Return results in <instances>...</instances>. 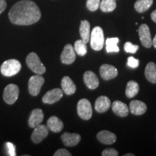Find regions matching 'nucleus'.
I'll return each mask as SVG.
<instances>
[{
  "label": "nucleus",
  "mask_w": 156,
  "mask_h": 156,
  "mask_svg": "<svg viewBox=\"0 0 156 156\" xmlns=\"http://www.w3.org/2000/svg\"><path fill=\"white\" fill-rule=\"evenodd\" d=\"M41 12L38 5L30 0H21L12 7L9 18L12 23L17 25H30L38 22Z\"/></svg>",
  "instance_id": "obj_1"
},
{
  "label": "nucleus",
  "mask_w": 156,
  "mask_h": 156,
  "mask_svg": "<svg viewBox=\"0 0 156 156\" xmlns=\"http://www.w3.org/2000/svg\"><path fill=\"white\" fill-rule=\"evenodd\" d=\"M21 69V64L17 59H9L5 61L1 65L0 71L5 77H12L17 75Z\"/></svg>",
  "instance_id": "obj_2"
},
{
  "label": "nucleus",
  "mask_w": 156,
  "mask_h": 156,
  "mask_svg": "<svg viewBox=\"0 0 156 156\" xmlns=\"http://www.w3.org/2000/svg\"><path fill=\"white\" fill-rule=\"evenodd\" d=\"M26 64L28 67L36 75H41L46 73V67L35 52H31L27 56Z\"/></svg>",
  "instance_id": "obj_3"
},
{
  "label": "nucleus",
  "mask_w": 156,
  "mask_h": 156,
  "mask_svg": "<svg viewBox=\"0 0 156 156\" xmlns=\"http://www.w3.org/2000/svg\"><path fill=\"white\" fill-rule=\"evenodd\" d=\"M90 46L95 51H101L104 46V35L103 29L99 26L95 27L90 34Z\"/></svg>",
  "instance_id": "obj_4"
},
{
  "label": "nucleus",
  "mask_w": 156,
  "mask_h": 156,
  "mask_svg": "<svg viewBox=\"0 0 156 156\" xmlns=\"http://www.w3.org/2000/svg\"><path fill=\"white\" fill-rule=\"evenodd\" d=\"M77 114L84 120H89L92 117L93 109L91 103L87 99L83 98L78 101Z\"/></svg>",
  "instance_id": "obj_5"
},
{
  "label": "nucleus",
  "mask_w": 156,
  "mask_h": 156,
  "mask_svg": "<svg viewBox=\"0 0 156 156\" xmlns=\"http://www.w3.org/2000/svg\"><path fill=\"white\" fill-rule=\"evenodd\" d=\"M19 96V87L15 84H9L4 90L3 98L7 104L12 105L16 102Z\"/></svg>",
  "instance_id": "obj_6"
},
{
  "label": "nucleus",
  "mask_w": 156,
  "mask_h": 156,
  "mask_svg": "<svg viewBox=\"0 0 156 156\" xmlns=\"http://www.w3.org/2000/svg\"><path fill=\"white\" fill-rule=\"evenodd\" d=\"M44 83V78L41 75L32 76L28 81V90L33 96H37Z\"/></svg>",
  "instance_id": "obj_7"
},
{
  "label": "nucleus",
  "mask_w": 156,
  "mask_h": 156,
  "mask_svg": "<svg viewBox=\"0 0 156 156\" xmlns=\"http://www.w3.org/2000/svg\"><path fill=\"white\" fill-rule=\"evenodd\" d=\"M138 33H139L140 40L142 46H145V48H151L153 44H152L151 30H150L147 25L142 24L140 25L139 30H138Z\"/></svg>",
  "instance_id": "obj_8"
},
{
  "label": "nucleus",
  "mask_w": 156,
  "mask_h": 156,
  "mask_svg": "<svg viewBox=\"0 0 156 156\" xmlns=\"http://www.w3.org/2000/svg\"><path fill=\"white\" fill-rule=\"evenodd\" d=\"M48 128L44 124H39L34 128V132L31 134V140L36 144L42 142L48 134Z\"/></svg>",
  "instance_id": "obj_9"
},
{
  "label": "nucleus",
  "mask_w": 156,
  "mask_h": 156,
  "mask_svg": "<svg viewBox=\"0 0 156 156\" xmlns=\"http://www.w3.org/2000/svg\"><path fill=\"white\" fill-rule=\"evenodd\" d=\"M63 96V90L59 88H54L50 90L42 98V101L44 103L53 104L56 103Z\"/></svg>",
  "instance_id": "obj_10"
},
{
  "label": "nucleus",
  "mask_w": 156,
  "mask_h": 156,
  "mask_svg": "<svg viewBox=\"0 0 156 156\" xmlns=\"http://www.w3.org/2000/svg\"><path fill=\"white\" fill-rule=\"evenodd\" d=\"M60 58L62 62L64 64H71L75 61V51L71 44H67L64 46Z\"/></svg>",
  "instance_id": "obj_11"
},
{
  "label": "nucleus",
  "mask_w": 156,
  "mask_h": 156,
  "mask_svg": "<svg viewBox=\"0 0 156 156\" xmlns=\"http://www.w3.org/2000/svg\"><path fill=\"white\" fill-rule=\"evenodd\" d=\"M44 112L41 109H34L30 113V117L28 119V124L30 128H35L36 126L41 124L44 120Z\"/></svg>",
  "instance_id": "obj_12"
},
{
  "label": "nucleus",
  "mask_w": 156,
  "mask_h": 156,
  "mask_svg": "<svg viewBox=\"0 0 156 156\" xmlns=\"http://www.w3.org/2000/svg\"><path fill=\"white\" fill-rule=\"evenodd\" d=\"M100 74L103 80H109L118 75V70L116 67L110 64H103L100 67Z\"/></svg>",
  "instance_id": "obj_13"
},
{
  "label": "nucleus",
  "mask_w": 156,
  "mask_h": 156,
  "mask_svg": "<svg viewBox=\"0 0 156 156\" xmlns=\"http://www.w3.org/2000/svg\"><path fill=\"white\" fill-rule=\"evenodd\" d=\"M61 139L63 142L64 145L67 147H73L77 145L81 140V136L77 133H69L64 132L62 134Z\"/></svg>",
  "instance_id": "obj_14"
},
{
  "label": "nucleus",
  "mask_w": 156,
  "mask_h": 156,
  "mask_svg": "<svg viewBox=\"0 0 156 156\" xmlns=\"http://www.w3.org/2000/svg\"><path fill=\"white\" fill-rule=\"evenodd\" d=\"M97 139L99 142L105 145H112L116 142V136L112 132L102 130L98 133Z\"/></svg>",
  "instance_id": "obj_15"
},
{
  "label": "nucleus",
  "mask_w": 156,
  "mask_h": 156,
  "mask_svg": "<svg viewBox=\"0 0 156 156\" xmlns=\"http://www.w3.org/2000/svg\"><path fill=\"white\" fill-rule=\"evenodd\" d=\"M83 80L86 86L90 90L97 88L99 85L98 78L92 71L85 72L83 76Z\"/></svg>",
  "instance_id": "obj_16"
},
{
  "label": "nucleus",
  "mask_w": 156,
  "mask_h": 156,
  "mask_svg": "<svg viewBox=\"0 0 156 156\" xmlns=\"http://www.w3.org/2000/svg\"><path fill=\"white\" fill-rule=\"evenodd\" d=\"M129 109L132 114L139 116V115L144 114L146 112L147 106L142 101L134 100L131 101V103H130Z\"/></svg>",
  "instance_id": "obj_17"
},
{
  "label": "nucleus",
  "mask_w": 156,
  "mask_h": 156,
  "mask_svg": "<svg viewBox=\"0 0 156 156\" xmlns=\"http://www.w3.org/2000/svg\"><path fill=\"white\" fill-rule=\"evenodd\" d=\"M111 106V101L106 96H100L97 98L95 103V109L98 113H104Z\"/></svg>",
  "instance_id": "obj_18"
},
{
  "label": "nucleus",
  "mask_w": 156,
  "mask_h": 156,
  "mask_svg": "<svg viewBox=\"0 0 156 156\" xmlns=\"http://www.w3.org/2000/svg\"><path fill=\"white\" fill-rule=\"evenodd\" d=\"M62 90H63V93L66 95H73L76 91V85L74 83V82L72 80L71 78H69L67 76H65L62 78Z\"/></svg>",
  "instance_id": "obj_19"
},
{
  "label": "nucleus",
  "mask_w": 156,
  "mask_h": 156,
  "mask_svg": "<svg viewBox=\"0 0 156 156\" xmlns=\"http://www.w3.org/2000/svg\"><path fill=\"white\" fill-rule=\"evenodd\" d=\"M47 127L53 132H60L63 129L64 124L62 121L57 116H51L47 121Z\"/></svg>",
  "instance_id": "obj_20"
},
{
  "label": "nucleus",
  "mask_w": 156,
  "mask_h": 156,
  "mask_svg": "<svg viewBox=\"0 0 156 156\" xmlns=\"http://www.w3.org/2000/svg\"><path fill=\"white\" fill-rule=\"evenodd\" d=\"M112 110L117 116L120 117H125L129 114L128 106L120 101H116L113 103Z\"/></svg>",
  "instance_id": "obj_21"
},
{
  "label": "nucleus",
  "mask_w": 156,
  "mask_h": 156,
  "mask_svg": "<svg viewBox=\"0 0 156 156\" xmlns=\"http://www.w3.org/2000/svg\"><path fill=\"white\" fill-rule=\"evenodd\" d=\"M146 79L150 83L156 84V64L154 62H149L145 70Z\"/></svg>",
  "instance_id": "obj_22"
},
{
  "label": "nucleus",
  "mask_w": 156,
  "mask_h": 156,
  "mask_svg": "<svg viewBox=\"0 0 156 156\" xmlns=\"http://www.w3.org/2000/svg\"><path fill=\"white\" fill-rule=\"evenodd\" d=\"M80 34L85 44H87L90 38V23L87 20H82L80 26Z\"/></svg>",
  "instance_id": "obj_23"
},
{
  "label": "nucleus",
  "mask_w": 156,
  "mask_h": 156,
  "mask_svg": "<svg viewBox=\"0 0 156 156\" xmlns=\"http://www.w3.org/2000/svg\"><path fill=\"white\" fill-rule=\"evenodd\" d=\"M153 0H137L134 3V9L140 13H143L148 10L153 5Z\"/></svg>",
  "instance_id": "obj_24"
},
{
  "label": "nucleus",
  "mask_w": 156,
  "mask_h": 156,
  "mask_svg": "<svg viewBox=\"0 0 156 156\" xmlns=\"http://www.w3.org/2000/svg\"><path fill=\"white\" fill-rule=\"evenodd\" d=\"M140 87L138 83L135 81L130 80L127 83L126 87V95L129 98H133L139 93Z\"/></svg>",
  "instance_id": "obj_25"
},
{
  "label": "nucleus",
  "mask_w": 156,
  "mask_h": 156,
  "mask_svg": "<svg viewBox=\"0 0 156 156\" xmlns=\"http://www.w3.org/2000/svg\"><path fill=\"white\" fill-rule=\"evenodd\" d=\"M99 7L103 12H111L116 9V0H102Z\"/></svg>",
  "instance_id": "obj_26"
},
{
  "label": "nucleus",
  "mask_w": 156,
  "mask_h": 156,
  "mask_svg": "<svg viewBox=\"0 0 156 156\" xmlns=\"http://www.w3.org/2000/svg\"><path fill=\"white\" fill-rule=\"evenodd\" d=\"M119 41V40L118 38H108L106 39V46L107 53L119 51V48L117 46Z\"/></svg>",
  "instance_id": "obj_27"
},
{
  "label": "nucleus",
  "mask_w": 156,
  "mask_h": 156,
  "mask_svg": "<svg viewBox=\"0 0 156 156\" xmlns=\"http://www.w3.org/2000/svg\"><path fill=\"white\" fill-rule=\"evenodd\" d=\"M75 53L80 56H85L87 54V46L86 44L83 40H77L75 43L74 46Z\"/></svg>",
  "instance_id": "obj_28"
},
{
  "label": "nucleus",
  "mask_w": 156,
  "mask_h": 156,
  "mask_svg": "<svg viewBox=\"0 0 156 156\" xmlns=\"http://www.w3.org/2000/svg\"><path fill=\"white\" fill-rule=\"evenodd\" d=\"M101 0H87V7L90 11H96L99 8Z\"/></svg>",
  "instance_id": "obj_29"
},
{
  "label": "nucleus",
  "mask_w": 156,
  "mask_h": 156,
  "mask_svg": "<svg viewBox=\"0 0 156 156\" xmlns=\"http://www.w3.org/2000/svg\"><path fill=\"white\" fill-rule=\"evenodd\" d=\"M124 51L127 53L130 54H135L136 51L139 48V46L137 45L132 44L131 42H126L124 44Z\"/></svg>",
  "instance_id": "obj_30"
},
{
  "label": "nucleus",
  "mask_w": 156,
  "mask_h": 156,
  "mask_svg": "<svg viewBox=\"0 0 156 156\" xmlns=\"http://www.w3.org/2000/svg\"><path fill=\"white\" fill-rule=\"evenodd\" d=\"M140 61L138 59H136L133 56H129L127 58V65L129 67L132 68H136L139 66Z\"/></svg>",
  "instance_id": "obj_31"
},
{
  "label": "nucleus",
  "mask_w": 156,
  "mask_h": 156,
  "mask_svg": "<svg viewBox=\"0 0 156 156\" xmlns=\"http://www.w3.org/2000/svg\"><path fill=\"white\" fill-rule=\"evenodd\" d=\"M118 155V152H117L115 149H113V148L106 149L102 152L103 156H117Z\"/></svg>",
  "instance_id": "obj_32"
},
{
  "label": "nucleus",
  "mask_w": 156,
  "mask_h": 156,
  "mask_svg": "<svg viewBox=\"0 0 156 156\" xmlns=\"http://www.w3.org/2000/svg\"><path fill=\"white\" fill-rule=\"evenodd\" d=\"M54 156H72V154L70 153L66 149H59L57 151L55 152L54 154Z\"/></svg>",
  "instance_id": "obj_33"
},
{
  "label": "nucleus",
  "mask_w": 156,
  "mask_h": 156,
  "mask_svg": "<svg viewBox=\"0 0 156 156\" xmlns=\"http://www.w3.org/2000/svg\"><path fill=\"white\" fill-rule=\"evenodd\" d=\"M7 149H8V153L9 155H15V147L14 145L11 142H7Z\"/></svg>",
  "instance_id": "obj_34"
},
{
  "label": "nucleus",
  "mask_w": 156,
  "mask_h": 156,
  "mask_svg": "<svg viewBox=\"0 0 156 156\" xmlns=\"http://www.w3.org/2000/svg\"><path fill=\"white\" fill-rule=\"evenodd\" d=\"M7 8V2L5 0H0V14Z\"/></svg>",
  "instance_id": "obj_35"
},
{
  "label": "nucleus",
  "mask_w": 156,
  "mask_h": 156,
  "mask_svg": "<svg viewBox=\"0 0 156 156\" xmlns=\"http://www.w3.org/2000/svg\"><path fill=\"white\" fill-rule=\"evenodd\" d=\"M151 19L153 20L154 22L156 23V9H155V10H154L153 12L151 13Z\"/></svg>",
  "instance_id": "obj_36"
},
{
  "label": "nucleus",
  "mask_w": 156,
  "mask_h": 156,
  "mask_svg": "<svg viewBox=\"0 0 156 156\" xmlns=\"http://www.w3.org/2000/svg\"><path fill=\"white\" fill-rule=\"evenodd\" d=\"M152 44H153L154 47L156 48V35L155 36V37L153 38V40L152 41Z\"/></svg>",
  "instance_id": "obj_37"
},
{
  "label": "nucleus",
  "mask_w": 156,
  "mask_h": 156,
  "mask_svg": "<svg viewBox=\"0 0 156 156\" xmlns=\"http://www.w3.org/2000/svg\"><path fill=\"white\" fill-rule=\"evenodd\" d=\"M134 154H132V153H127V154H125L124 156H134Z\"/></svg>",
  "instance_id": "obj_38"
}]
</instances>
